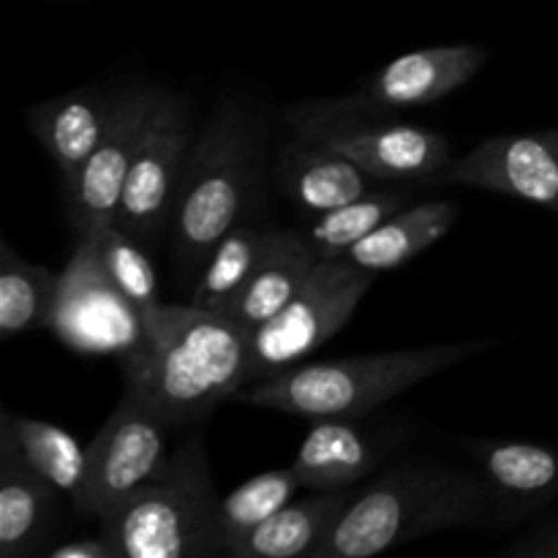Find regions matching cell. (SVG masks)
<instances>
[{"mask_svg":"<svg viewBox=\"0 0 558 558\" xmlns=\"http://www.w3.org/2000/svg\"><path fill=\"white\" fill-rule=\"evenodd\" d=\"M287 120L294 136L341 153L381 183L439 180L452 163L445 136L354 98L300 101L287 109Z\"/></svg>","mask_w":558,"mask_h":558,"instance_id":"8992f818","label":"cell"},{"mask_svg":"<svg viewBox=\"0 0 558 558\" xmlns=\"http://www.w3.org/2000/svg\"><path fill=\"white\" fill-rule=\"evenodd\" d=\"M60 276L22 259L0 240V338L14 341L25 332L52 325Z\"/></svg>","mask_w":558,"mask_h":558,"instance_id":"44dd1931","label":"cell"},{"mask_svg":"<svg viewBox=\"0 0 558 558\" xmlns=\"http://www.w3.org/2000/svg\"><path fill=\"white\" fill-rule=\"evenodd\" d=\"M54 496L22 456L9 425L0 423V558L41 550L54 523Z\"/></svg>","mask_w":558,"mask_h":558,"instance_id":"2e32d148","label":"cell"},{"mask_svg":"<svg viewBox=\"0 0 558 558\" xmlns=\"http://www.w3.org/2000/svg\"><path fill=\"white\" fill-rule=\"evenodd\" d=\"M265 234L267 229L259 232L251 223H238L234 229H229L202 267L191 303L221 314L254 272L262 248H265Z\"/></svg>","mask_w":558,"mask_h":558,"instance_id":"cb8c5ba5","label":"cell"},{"mask_svg":"<svg viewBox=\"0 0 558 558\" xmlns=\"http://www.w3.org/2000/svg\"><path fill=\"white\" fill-rule=\"evenodd\" d=\"M191 145H194V131H191L189 104L174 93L156 90L147 112L145 134L112 221L142 248L156 245L163 229L172 223L174 199Z\"/></svg>","mask_w":558,"mask_h":558,"instance_id":"9c48e42d","label":"cell"},{"mask_svg":"<svg viewBox=\"0 0 558 558\" xmlns=\"http://www.w3.org/2000/svg\"><path fill=\"white\" fill-rule=\"evenodd\" d=\"M147 332V357L125 392L172 428L202 423L248 385L251 336L218 311L161 303Z\"/></svg>","mask_w":558,"mask_h":558,"instance_id":"7a4b0ae2","label":"cell"},{"mask_svg":"<svg viewBox=\"0 0 558 558\" xmlns=\"http://www.w3.org/2000/svg\"><path fill=\"white\" fill-rule=\"evenodd\" d=\"M360 490L354 485L343 488H316L305 499L289 501L287 507L256 526L248 537L240 539L227 556L232 558H294L314 556L322 539L330 534Z\"/></svg>","mask_w":558,"mask_h":558,"instance_id":"d6986e66","label":"cell"},{"mask_svg":"<svg viewBox=\"0 0 558 558\" xmlns=\"http://www.w3.org/2000/svg\"><path fill=\"white\" fill-rule=\"evenodd\" d=\"M319 262L316 251L298 229H267L265 248L238 298L221 311L245 332L259 330L265 322L281 314L283 305L303 287L311 267Z\"/></svg>","mask_w":558,"mask_h":558,"instance_id":"e0dca14e","label":"cell"},{"mask_svg":"<svg viewBox=\"0 0 558 558\" xmlns=\"http://www.w3.org/2000/svg\"><path fill=\"white\" fill-rule=\"evenodd\" d=\"M172 430L140 398L123 392L96 439L85 447V480L71 499L76 515L101 521L118 501L147 483L167 461Z\"/></svg>","mask_w":558,"mask_h":558,"instance_id":"30bf717a","label":"cell"},{"mask_svg":"<svg viewBox=\"0 0 558 558\" xmlns=\"http://www.w3.org/2000/svg\"><path fill=\"white\" fill-rule=\"evenodd\" d=\"M398 210H403V196L390 191H371L349 205L316 216L311 227L303 229V234L319 259H343L360 240L368 238Z\"/></svg>","mask_w":558,"mask_h":558,"instance_id":"d4e9b609","label":"cell"},{"mask_svg":"<svg viewBox=\"0 0 558 558\" xmlns=\"http://www.w3.org/2000/svg\"><path fill=\"white\" fill-rule=\"evenodd\" d=\"M436 183L496 191L558 210V129L490 136L450 163Z\"/></svg>","mask_w":558,"mask_h":558,"instance_id":"7c38bea8","label":"cell"},{"mask_svg":"<svg viewBox=\"0 0 558 558\" xmlns=\"http://www.w3.org/2000/svg\"><path fill=\"white\" fill-rule=\"evenodd\" d=\"M93 234H96L98 254H101L104 267L112 276V281L147 319L161 305V300H158V276L147 259L145 248L131 234H125L118 223H104V227L93 229Z\"/></svg>","mask_w":558,"mask_h":558,"instance_id":"4316f807","label":"cell"},{"mask_svg":"<svg viewBox=\"0 0 558 558\" xmlns=\"http://www.w3.org/2000/svg\"><path fill=\"white\" fill-rule=\"evenodd\" d=\"M510 554L518 556H537V558H558V534H539L532 543H521L518 548H512Z\"/></svg>","mask_w":558,"mask_h":558,"instance_id":"f1b7e54d","label":"cell"},{"mask_svg":"<svg viewBox=\"0 0 558 558\" xmlns=\"http://www.w3.org/2000/svg\"><path fill=\"white\" fill-rule=\"evenodd\" d=\"M265 120L238 98L216 104L194 136L172 213L180 276L202 270L223 234L234 229L259 185Z\"/></svg>","mask_w":558,"mask_h":558,"instance_id":"3957f363","label":"cell"},{"mask_svg":"<svg viewBox=\"0 0 558 558\" xmlns=\"http://www.w3.org/2000/svg\"><path fill=\"white\" fill-rule=\"evenodd\" d=\"M153 98H156V87L145 85V82H131V85L114 90L107 131L82 167L74 189L63 194L65 216L74 229V238H82V234L114 221L125 180L134 167L142 134H145Z\"/></svg>","mask_w":558,"mask_h":558,"instance_id":"8fae6325","label":"cell"},{"mask_svg":"<svg viewBox=\"0 0 558 558\" xmlns=\"http://www.w3.org/2000/svg\"><path fill=\"white\" fill-rule=\"evenodd\" d=\"M485 63H488V49L477 44L417 49L390 60L385 69L368 76L352 98L379 112L425 107L441 101L474 80Z\"/></svg>","mask_w":558,"mask_h":558,"instance_id":"4fadbf2b","label":"cell"},{"mask_svg":"<svg viewBox=\"0 0 558 558\" xmlns=\"http://www.w3.org/2000/svg\"><path fill=\"white\" fill-rule=\"evenodd\" d=\"M49 558H120L118 548L104 537L101 532L96 537H76L69 543L58 545V548L47 550Z\"/></svg>","mask_w":558,"mask_h":558,"instance_id":"83f0119b","label":"cell"},{"mask_svg":"<svg viewBox=\"0 0 558 558\" xmlns=\"http://www.w3.org/2000/svg\"><path fill=\"white\" fill-rule=\"evenodd\" d=\"M0 423H5L20 441L22 456L27 458L38 477L49 485L58 496L74 499L85 480L87 450L60 425L47 420L20 417V414L3 412Z\"/></svg>","mask_w":558,"mask_h":558,"instance_id":"603a6c76","label":"cell"},{"mask_svg":"<svg viewBox=\"0 0 558 558\" xmlns=\"http://www.w3.org/2000/svg\"><path fill=\"white\" fill-rule=\"evenodd\" d=\"M112 101L114 93L104 96L93 87H82L69 96L49 98L25 109L27 129L58 167L63 194L74 189L82 167L101 142L112 114Z\"/></svg>","mask_w":558,"mask_h":558,"instance_id":"9a60e30c","label":"cell"},{"mask_svg":"<svg viewBox=\"0 0 558 558\" xmlns=\"http://www.w3.org/2000/svg\"><path fill=\"white\" fill-rule=\"evenodd\" d=\"M494 490L472 469L412 458L371 480L311 558H368L447 529L480 526Z\"/></svg>","mask_w":558,"mask_h":558,"instance_id":"6da1fadb","label":"cell"},{"mask_svg":"<svg viewBox=\"0 0 558 558\" xmlns=\"http://www.w3.org/2000/svg\"><path fill=\"white\" fill-rule=\"evenodd\" d=\"M474 461L494 494L510 499H550L558 490V452L526 441H472Z\"/></svg>","mask_w":558,"mask_h":558,"instance_id":"7402d4cb","label":"cell"},{"mask_svg":"<svg viewBox=\"0 0 558 558\" xmlns=\"http://www.w3.org/2000/svg\"><path fill=\"white\" fill-rule=\"evenodd\" d=\"M298 490H303V483L289 463L283 469L256 474L248 483L234 488L227 499H221V529L227 554L240 539L248 537L256 526H262L267 518H272L281 507L294 501Z\"/></svg>","mask_w":558,"mask_h":558,"instance_id":"484cf974","label":"cell"},{"mask_svg":"<svg viewBox=\"0 0 558 558\" xmlns=\"http://www.w3.org/2000/svg\"><path fill=\"white\" fill-rule=\"evenodd\" d=\"M490 347H496L494 338H480L363 357L298 363L265 379L248 381L234 392L232 401L311 420L363 417Z\"/></svg>","mask_w":558,"mask_h":558,"instance_id":"277c9868","label":"cell"},{"mask_svg":"<svg viewBox=\"0 0 558 558\" xmlns=\"http://www.w3.org/2000/svg\"><path fill=\"white\" fill-rule=\"evenodd\" d=\"M272 178L278 191L311 218L376 191V178H371L365 169L341 153L300 136L278 147Z\"/></svg>","mask_w":558,"mask_h":558,"instance_id":"5bb4252c","label":"cell"},{"mask_svg":"<svg viewBox=\"0 0 558 558\" xmlns=\"http://www.w3.org/2000/svg\"><path fill=\"white\" fill-rule=\"evenodd\" d=\"M49 330L74 352L118 357L125 379L145 363L150 347L147 319L112 281L93 232L76 238L74 254L60 272Z\"/></svg>","mask_w":558,"mask_h":558,"instance_id":"52a82bcc","label":"cell"},{"mask_svg":"<svg viewBox=\"0 0 558 558\" xmlns=\"http://www.w3.org/2000/svg\"><path fill=\"white\" fill-rule=\"evenodd\" d=\"M458 216H461V205L452 199L423 202L409 210H398L368 238L360 240L343 259L357 265L360 270L374 272V276L396 270L439 243L441 238H447L450 229L456 227Z\"/></svg>","mask_w":558,"mask_h":558,"instance_id":"ffe728a7","label":"cell"},{"mask_svg":"<svg viewBox=\"0 0 558 558\" xmlns=\"http://www.w3.org/2000/svg\"><path fill=\"white\" fill-rule=\"evenodd\" d=\"M120 558H213L227 554L221 499L210 480L205 439L189 434L147 483L101 518Z\"/></svg>","mask_w":558,"mask_h":558,"instance_id":"5b68a950","label":"cell"},{"mask_svg":"<svg viewBox=\"0 0 558 558\" xmlns=\"http://www.w3.org/2000/svg\"><path fill=\"white\" fill-rule=\"evenodd\" d=\"M385 445L357 417H319L300 441L292 469L305 490L343 488L376 472Z\"/></svg>","mask_w":558,"mask_h":558,"instance_id":"ac0fdd59","label":"cell"},{"mask_svg":"<svg viewBox=\"0 0 558 558\" xmlns=\"http://www.w3.org/2000/svg\"><path fill=\"white\" fill-rule=\"evenodd\" d=\"M371 287H374V272L360 270L352 262H316L281 314L251 332L248 381L265 379L303 363L314 349L330 341L352 319L354 308Z\"/></svg>","mask_w":558,"mask_h":558,"instance_id":"ba28073f","label":"cell"}]
</instances>
